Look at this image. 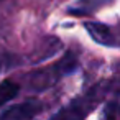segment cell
<instances>
[{"label": "cell", "instance_id": "6da1fadb", "mask_svg": "<svg viewBox=\"0 0 120 120\" xmlns=\"http://www.w3.org/2000/svg\"><path fill=\"white\" fill-rule=\"evenodd\" d=\"M40 110L41 104L38 100H26L5 110L0 115V120H33Z\"/></svg>", "mask_w": 120, "mask_h": 120}, {"label": "cell", "instance_id": "3957f363", "mask_svg": "<svg viewBox=\"0 0 120 120\" xmlns=\"http://www.w3.org/2000/svg\"><path fill=\"white\" fill-rule=\"evenodd\" d=\"M18 90H20V86L17 82L10 81V79L0 82V107H4L7 102H10L12 99H15L17 94H18Z\"/></svg>", "mask_w": 120, "mask_h": 120}, {"label": "cell", "instance_id": "7a4b0ae2", "mask_svg": "<svg viewBox=\"0 0 120 120\" xmlns=\"http://www.w3.org/2000/svg\"><path fill=\"white\" fill-rule=\"evenodd\" d=\"M86 28L97 43L107 45V46H117V43H115L117 36L110 26L102 25V23H86Z\"/></svg>", "mask_w": 120, "mask_h": 120}]
</instances>
